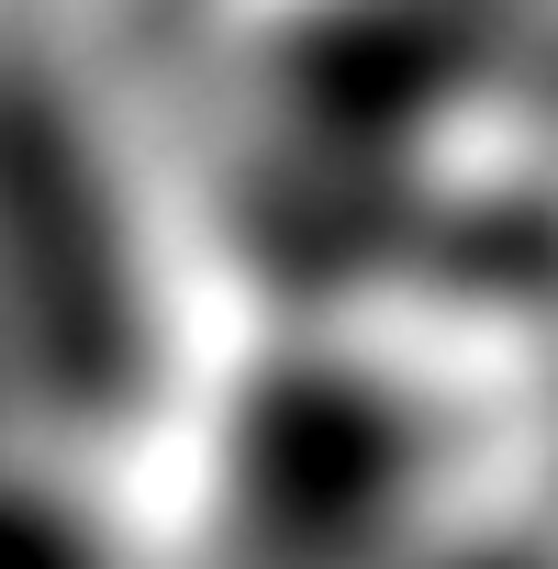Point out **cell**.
<instances>
[{
  "label": "cell",
  "mask_w": 558,
  "mask_h": 569,
  "mask_svg": "<svg viewBox=\"0 0 558 569\" xmlns=\"http://www.w3.org/2000/svg\"><path fill=\"white\" fill-rule=\"evenodd\" d=\"M413 502V425L347 369H279L235 447V525L268 569H358Z\"/></svg>",
  "instance_id": "obj_1"
},
{
  "label": "cell",
  "mask_w": 558,
  "mask_h": 569,
  "mask_svg": "<svg viewBox=\"0 0 558 569\" xmlns=\"http://www.w3.org/2000/svg\"><path fill=\"white\" fill-rule=\"evenodd\" d=\"M0 279L57 391L101 413L134 380V279L112 268L101 201L46 112H0Z\"/></svg>",
  "instance_id": "obj_2"
},
{
  "label": "cell",
  "mask_w": 558,
  "mask_h": 569,
  "mask_svg": "<svg viewBox=\"0 0 558 569\" xmlns=\"http://www.w3.org/2000/svg\"><path fill=\"white\" fill-rule=\"evenodd\" d=\"M0 569H101L90 525L34 502V491H0Z\"/></svg>",
  "instance_id": "obj_3"
},
{
  "label": "cell",
  "mask_w": 558,
  "mask_h": 569,
  "mask_svg": "<svg viewBox=\"0 0 558 569\" xmlns=\"http://www.w3.org/2000/svg\"><path fill=\"white\" fill-rule=\"evenodd\" d=\"M447 569H536V558H447Z\"/></svg>",
  "instance_id": "obj_4"
}]
</instances>
